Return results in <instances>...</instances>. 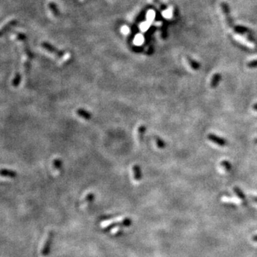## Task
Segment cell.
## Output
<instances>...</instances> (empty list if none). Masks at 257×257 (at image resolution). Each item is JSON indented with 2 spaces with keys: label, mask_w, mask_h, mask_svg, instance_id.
Here are the masks:
<instances>
[{
  "label": "cell",
  "mask_w": 257,
  "mask_h": 257,
  "mask_svg": "<svg viewBox=\"0 0 257 257\" xmlns=\"http://www.w3.org/2000/svg\"><path fill=\"white\" fill-rule=\"evenodd\" d=\"M154 17H155V13H154V11H152V10L149 11L148 13H147V14H146L147 21H148V22L151 23L153 20H154Z\"/></svg>",
  "instance_id": "15"
},
{
  "label": "cell",
  "mask_w": 257,
  "mask_h": 257,
  "mask_svg": "<svg viewBox=\"0 0 257 257\" xmlns=\"http://www.w3.org/2000/svg\"><path fill=\"white\" fill-rule=\"evenodd\" d=\"M121 32L123 34L127 35L129 33V28L127 26H123L121 29Z\"/></svg>",
  "instance_id": "17"
},
{
  "label": "cell",
  "mask_w": 257,
  "mask_h": 257,
  "mask_svg": "<svg viewBox=\"0 0 257 257\" xmlns=\"http://www.w3.org/2000/svg\"><path fill=\"white\" fill-rule=\"evenodd\" d=\"M234 37L236 40V41H238L239 43H241V44L246 45V46L249 47H254V44H253L252 43L248 42L246 40H245L244 37L239 36V35H235Z\"/></svg>",
  "instance_id": "7"
},
{
  "label": "cell",
  "mask_w": 257,
  "mask_h": 257,
  "mask_svg": "<svg viewBox=\"0 0 257 257\" xmlns=\"http://www.w3.org/2000/svg\"><path fill=\"white\" fill-rule=\"evenodd\" d=\"M133 172H134V178L137 181H139L142 178V172H141V169L138 165H135L133 167Z\"/></svg>",
  "instance_id": "9"
},
{
  "label": "cell",
  "mask_w": 257,
  "mask_h": 257,
  "mask_svg": "<svg viewBox=\"0 0 257 257\" xmlns=\"http://www.w3.org/2000/svg\"><path fill=\"white\" fill-rule=\"evenodd\" d=\"M187 59H188V62H189V64H190V66H191L193 69H195V70L199 69V68L200 67V65L199 63H197V62H195V61L191 59L190 58H188Z\"/></svg>",
  "instance_id": "13"
},
{
  "label": "cell",
  "mask_w": 257,
  "mask_h": 257,
  "mask_svg": "<svg viewBox=\"0 0 257 257\" xmlns=\"http://www.w3.org/2000/svg\"><path fill=\"white\" fill-rule=\"evenodd\" d=\"M207 138L209 140L211 141V142H212L214 143V144L219 145V146H225L227 145V142L226 140L224 139L221 138V137L217 136V135H215L214 134H209L208 135Z\"/></svg>",
  "instance_id": "3"
},
{
  "label": "cell",
  "mask_w": 257,
  "mask_h": 257,
  "mask_svg": "<svg viewBox=\"0 0 257 257\" xmlns=\"http://www.w3.org/2000/svg\"><path fill=\"white\" fill-rule=\"evenodd\" d=\"M252 240L255 241V242H257V234L252 236Z\"/></svg>",
  "instance_id": "21"
},
{
  "label": "cell",
  "mask_w": 257,
  "mask_h": 257,
  "mask_svg": "<svg viewBox=\"0 0 257 257\" xmlns=\"http://www.w3.org/2000/svg\"><path fill=\"white\" fill-rule=\"evenodd\" d=\"M221 79V74L219 73L215 74L213 76L212 79H211V83H210V87H211V88H212V89H215V88H217L218 87V85H219Z\"/></svg>",
  "instance_id": "4"
},
{
  "label": "cell",
  "mask_w": 257,
  "mask_h": 257,
  "mask_svg": "<svg viewBox=\"0 0 257 257\" xmlns=\"http://www.w3.org/2000/svg\"><path fill=\"white\" fill-rule=\"evenodd\" d=\"M253 109H254V110L257 111V103H256L255 104L253 105Z\"/></svg>",
  "instance_id": "22"
},
{
  "label": "cell",
  "mask_w": 257,
  "mask_h": 257,
  "mask_svg": "<svg viewBox=\"0 0 257 257\" xmlns=\"http://www.w3.org/2000/svg\"><path fill=\"white\" fill-rule=\"evenodd\" d=\"M247 66L249 68H254V67H257V59L252 61V62H249L248 64H247Z\"/></svg>",
  "instance_id": "18"
},
{
  "label": "cell",
  "mask_w": 257,
  "mask_h": 257,
  "mask_svg": "<svg viewBox=\"0 0 257 257\" xmlns=\"http://www.w3.org/2000/svg\"><path fill=\"white\" fill-rule=\"evenodd\" d=\"M2 176H5V177L9 178H14L16 177L17 173L14 171L9 170V169H2L1 172Z\"/></svg>",
  "instance_id": "8"
},
{
  "label": "cell",
  "mask_w": 257,
  "mask_h": 257,
  "mask_svg": "<svg viewBox=\"0 0 257 257\" xmlns=\"http://www.w3.org/2000/svg\"><path fill=\"white\" fill-rule=\"evenodd\" d=\"M144 37L142 36V34H137L136 36L134 37V44L137 45V46H139V45L142 44L143 43H144Z\"/></svg>",
  "instance_id": "10"
},
{
  "label": "cell",
  "mask_w": 257,
  "mask_h": 257,
  "mask_svg": "<svg viewBox=\"0 0 257 257\" xmlns=\"http://www.w3.org/2000/svg\"><path fill=\"white\" fill-rule=\"evenodd\" d=\"M130 224H131V220L129 219L126 218V219H121V220L113 221V222L108 223V224L104 226V229H112L113 227H116V226H129Z\"/></svg>",
  "instance_id": "2"
},
{
  "label": "cell",
  "mask_w": 257,
  "mask_h": 257,
  "mask_svg": "<svg viewBox=\"0 0 257 257\" xmlns=\"http://www.w3.org/2000/svg\"><path fill=\"white\" fill-rule=\"evenodd\" d=\"M76 113H77V114L79 115V117H81L82 118L87 119V120H89V119H91L92 117L90 113L88 112L87 111L84 110V109H79L77 111H76Z\"/></svg>",
  "instance_id": "6"
},
{
  "label": "cell",
  "mask_w": 257,
  "mask_h": 257,
  "mask_svg": "<svg viewBox=\"0 0 257 257\" xmlns=\"http://www.w3.org/2000/svg\"><path fill=\"white\" fill-rule=\"evenodd\" d=\"M145 131H146V127H145V126H141L139 128V129H138V132H139L138 137H139V140H140V141H142L143 138H144V134Z\"/></svg>",
  "instance_id": "14"
},
{
  "label": "cell",
  "mask_w": 257,
  "mask_h": 257,
  "mask_svg": "<svg viewBox=\"0 0 257 257\" xmlns=\"http://www.w3.org/2000/svg\"><path fill=\"white\" fill-rule=\"evenodd\" d=\"M252 199H253V201H254V202H256V203H257V197H252Z\"/></svg>",
  "instance_id": "23"
},
{
  "label": "cell",
  "mask_w": 257,
  "mask_h": 257,
  "mask_svg": "<svg viewBox=\"0 0 257 257\" xmlns=\"http://www.w3.org/2000/svg\"><path fill=\"white\" fill-rule=\"evenodd\" d=\"M54 165L56 169H59L61 168V166H62V162H61L60 159H55V161L54 162Z\"/></svg>",
  "instance_id": "19"
},
{
  "label": "cell",
  "mask_w": 257,
  "mask_h": 257,
  "mask_svg": "<svg viewBox=\"0 0 257 257\" xmlns=\"http://www.w3.org/2000/svg\"><path fill=\"white\" fill-rule=\"evenodd\" d=\"M233 191L235 192V194H236L237 197H238L239 199H241L243 201H244L245 203L246 204V196H245L244 192L242 191V190L239 189L237 186H235V187H233Z\"/></svg>",
  "instance_id": "5"
},
{
  "label": "cell",
  "mask_w": 257,
  "mask_h": 257,
  "mask_svg": "<svg viewBox=\"0 0 257 257\" xmlns=\"http://www.w3.org/2000/svg\"><path fill=\"white\" fill-rule=\"evenodd\" d=\"M53 237H54V233L53 231H50L47 233V237L45 238V240L43 243V246L41 249V254L42 256H47L49 254L50 251V246L52 243Z\"/></svg>",
  "instance_id": "1"
},
{
  "label": "cell",
  "mask_w": 257,
  "mask_h": 257,
  "mask_svg": "<svg viewBox=\"0 0 257 257\" xmlns=\"http://www.w3.org/2000/svg\"><path fill=\"white\" fill-rule=\"evenodd\" d=\"M150 23L148 22V21H146V22H143L142 24H140V29L141 31H142V32H146L147 29H149V27Z\"/></svg>",
  "instance_id": "16"
},
{
  "label": "cell",
  "mask_w": 257,
  "mask_h": 257,
  "mask_svg": "<svg viewBox=\"0 0 257 257\" xmlns=\"http://www.w3.org/2000/svg\"><path fill=\"white\" fill-rule=\"evenodd\" d=\"M221 165L223 166V168L226 171V172H230L231 170V169H232V166H231V164L228 161L226 160H223L222 162H221Z\"/></svg>",
  "instance_id": "11"
},
{
  "label": "cell",
  "mask_w": 257,
  "mask_h": 257,
  "mask_svg": "<svg viewBox=\"0 0 257 257\" xmlns=\"http://www.w3.org/2000/svg\"><path fill=\"white\" fill-rule=\"evenodd\" d=\"M163 15H164L165 17H171V15H172V12L169 10L165 11L164 13H163Z\"/></svg>",
  "instance_id": "20"
},
{
  "label": "cell",
  "mask_w": 257,
  "mask_h": 257,
  "mask_svg": "<svg viewBox=\"0 0 257 257\" xmlns=\"http://www.w3.org/2000/svg\"><path fill=\"white\" fill-rule=\"evenodd\" d=\"M155 141H156V145H157V146L159 147V149L165 148V146H166L165 142H164L162 139H160L159 137H155Z\"/></svg>",
  "instance_id": "12"
}]
</instances>
